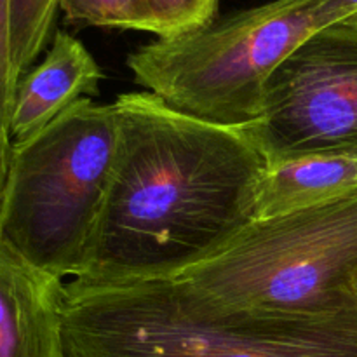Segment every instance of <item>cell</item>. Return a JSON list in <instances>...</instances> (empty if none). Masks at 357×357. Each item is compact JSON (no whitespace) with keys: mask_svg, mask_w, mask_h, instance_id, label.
I'll use <instances>...</instances> for the list:
<instances>
[{"mask_svg":"<svg viewBox=\"0 0 357 357\" xmlns=\"http://www.w3.org/2000/svg\"><path fill=\"white\" fill-rule=\"evenodd\" d=\"M157 20V38L176 37L213 23L218 0H150Z\"/></svg>","mask_w":357,"mask_h":357,"instance_id":"cell-12","label":"cell"},{"mask_svg":"<svg viewBox=\"0 0 357 357\" xmlns=\"http://www.w3.org/2000/svg\"><path fill=\"white\" fill-rule=\"evenodd\" d=\"M20 75L14 68L10 47V0H0V115L9 128Z\"/></svg>","mask_w":357,"mask_h":357,"instance_id":"cell-13","label":"cell"},{"mask_svg":"<svg viewBox=\"0 0 357 357\" xmlns=\"http://www.w3.org/2000/svg\"><path fill=\"white\" fill-rule=\"evenodd\" d=\"M59 13L70 24L159 33L150 0H59Z\"/></svg>","mask_w":357,"mask_h":357,"instance_id":"cell-11","label":"cell"},{"mask_svg":"<svg viewBox=\"0 0 357 357\" xmlns=\"http://www.w3.org/2000/svg\"><path fill=\"white\" fill-rule=\"evenodd\" d=\"M119 152L86 281L176 278L257 220L265 153L241 128L185 115L152 93L115 100Z\"/></svg>","mask_w":357,"mask_h":357,"instance_id":"cell-1","label":"cell"},{"mask_svg":"<svg viewBox=\"0 0 357 357\" xmlns=\"http://www.w3.org/2000/svg\"><path fill=\"white\" fill-rule=\"evenodd\" d=\"M354 14H357V0H321L317 6V20L321 28L340 23Z\"/></svg>","mask_w":357,"mask_h":357,"instance_id":"cell-14","label":"cell"},{"mask_svg":"<svg viewBox=\"0 0 357 357\" xmlns=\"http://www.w3.org/2000/svg\"><path fill=\"white\" fill-rule=\"evenodd\" d=\"M103 79L86 45L56 30L44 59L20 80L9 122L13 143L24 142L82 98L98 96Z\"/></svg>","mask_w":357,"mask_h":357,"instance_id":"cell-8","label":"cell"},{"mask_svg":"<svg viewBox=\"0 0 357 357\" xmlns=\"http://www.w3.org/2000/svg\"><path fill=\"white\" fill-rule=\"evenodd\" d=\"M345 21H349V23H354V24H357V14H354V16L349 17V20H345Z\"/></svg>","mask_w":357,"mask_h":357,"instance_id":"cell-16","label":"cell"},{"mask_svg":"<svg viewBox=\"0 0 357 357\" xmlns=\"http://www.w3.org/2000/svg\"><path fill=\"white\" fill-rule=\"evenodd\" d=\"M58 14L59 0H10V47L20 79L52 40Z\"/></svg>","mask_w":357,"mask_h":357,"instance_id":"cell-10","label":"cell"},{"mask_svg":"<svg viewBox=\"0 0 357 357\" xmlns=\"http://www.w3.org/2000/svg\"><path fill=\"white\" fill-rule=\"evenodd\" d=\"M356 291H357V279H356Z\"/></svg>","mask_w":357,"mask_h":357,"instance_id":"cell-17","label":"cell"},{"mask_svg":"<svg viewBox=\"0 0 357 357\" xmlns=\"http://www.w3.org/2000/svg\"><path fill=\"white\" fill-rule=\"evenodd\" d=\"M176 279L229 307L296 314L356 307L357 192L255 220Z\"/></svg>","mask_w":357,"mask_h":357,"instance_id":"cell-5","label":"cell"},{"mask_svg":"<svg viewBox=\"0 0 357 357\" xmlns=\"http://www.w3.org/2000/svg\"><path fill=\"white\" fill-rule=\"evenodd\" d=\"M10 155H13V139H10L9 128L0 115V201H2L3 188H6L7 173L10 166Z\"/></svg>","mask_w":357,"mask_h":357,"instance_id":"cell-15","label":"cell"},{"mask_svg":"<svg viewBox=\"0 0 357 357\" xmlns=\"http://www.w3.org/2000/svg\"><path fill=\"white\" fill-rule=\"evenodd\" d=\"M268 164L312 155L357 159V24L316 30L275 68L264 115L241 128Z\"/></svg>","mask_w":357,"mask_h":357,"instance_id":"cell-6","label":"cell"},{"mask_svg":"<svg viewBox=\"0 0 357 357\" xmlns=\"http://www.w3.org/2000/svg\"><path fill=\"white\" fill-rule=\"evenodd\" d=\"M321 0H271L157 38L128 56L136 84L185 115L246 128L264 115L265 87L316 30Z\"/></svg>","mask_w":357,"mask_h":357,"instance_id":"cell-4","label":"cell"},{"mask_svg":"<svg viewBox=\"0 0 357 357\" xmlns=\"http://www.w3.org/2000/svg\"><path fill=\"white\" fill-rule=\"evenodd\" d=\"M66 357H357V305L321 314L213 302L176 278L65 284Z\"/></svg>","mask_w":357,"mask_h":357,"instance_id":"cell-2","label":"cell"},{"mask_svg":"<svg viewBox=\"0 0 357 357\" xmlns=\"http://www.w3.org/2000/svg\"><path fill=\"white\" fill-rule=\"evenodd\" d=\"M357 192L356 157L312 155L268 166L261 180L257 220L312 208Z\"/></svg>","mask_w":357,"mask_h":357,"instance_id":"cell-9","label":"cell"},{"mask_svg":"<svg viewBox=\"0 0 357 357\" xmlns=\"http://www.w3.org/2000/svg\"><path fill=\"white\" fill-rule=\"evenodd\" d=\"M119 152L114 105L82 98L13 143L0 236L56 278L79 279L103 215Z\"/></svg>","mask_w":357,"mask_h":357,"instance_id":"cell-3","label":"cell"},{"mask_svg":"<svg viewBox=\"0 0 357 357\" xmlns=\"http://www.w3.org/2000/svg\"><path fill=\"white\" fill-rule=\"evenodd\" d=\"M63 279L0 236V357H66Z\"/></svg>","mask_w":357,"mask_h":357,"instance_id":"cell-7","label":"cell"}]
</instances>
